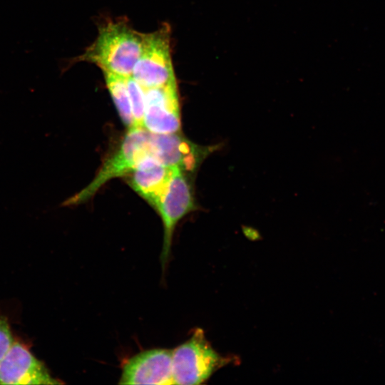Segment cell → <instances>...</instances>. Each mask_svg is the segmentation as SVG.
<instances>
[{
	"label": "cell",
	"instance_id": "6da1fadb",
	"mask_svg": "<svg viewBox=\"0 0 385 385\" xmlns=\"http://www.w3.org/2000/svg\"><path fill=\"white\" fill-rule=\"evenodd\" d=\"M144 36L125 19L106 21L98 26L96 40L82 54L62 61L61 71L84 61L96 65L102 72L129 77L140 57Z\"/></svg>",
	"mask_w": 385,
	"mask_h": 385
},
{
	"label": "cell",
	"instance_id": "7a4b0ae2",
	"mask_svg": "<svg viewBox=\"0 0 385 385\" xmlns=\"http://www.w3.org/2000/svg\"><path fill=\"white\" fill-rule=\"evenodd\" d=\"M151 133L143 127H132L119 148L106 159L93 180L83 189L65 200L61 206L71 207L88 200L108 180L129 175L138 163L151 155Z\"/></svg>",
	"mask_w": 385,
	"mask_h": 385
},
{
	"label": "cell",
	"instance_id": "3957f363",
	"mask_svg": "<svg viewBox=\"0 0 385 385\" xmlns=\"http://www.w3.org/2000/svg\"><path fill=\"white\" fill-rule=\"evenodd\" d=\"M227 360L218 354L201 329L172 349L173 384L193 385L205 382Z\"/></svg>",
	"mask_w": 385,
	"mask_h": 385
},
{
	"label": "cell",
	"instance_id": "277c9868",
	"mask_svg": "<svg viewBox=\"0 0 385 385\" xmlns=\"http://www.w3.org/2000/svg\"><path fill=\"white\" fill-rule=\"evenodd\" d=\"M171 29L164 23L156 31L145 34L142 51L131 76L144 88L176 83L172 62Z\"/></svg>",
	"mask_w": 385,
	"mask_h": 385
},
{
	"label": "cell",
	"instance_id": "5b68a950",
	"mask_svg": "<svg viewBox=\"0 0 385 385\" xmlns=\"http://www.w3.org/2000/svg\"><path fill=\"white\" fill-rule=\"evenodd\" d=\"M155 209L163 225L160 261L164 269L170 255L173 235L177 224L195 209L192 189L184 171L173 167L170 180Z\"/></svg>",
	"mask_w": 385,
	"mask_h": 385
},
{
	"label": "cell",
	"instance_id": "8992f818",
	"mask_svg": "<svg viewBox=\"0 0 385 385\" xmlns=\"http://www.w3.org/2000/svg\"><path fill=\"white\" fill-rule=\"evenodd\" d=\"M144 92L143 127L155 134L178 133L181 121L177 83L144 88Z\"/></svg>",
	"mask_w": 385,
	"mask_h": 385
},
{
	"label": "cell",
	"instance_id": "52a82bcc",
	"mask_svg": "<svg viewBox=\"0 0 385 385\" xmlns=\"http://www.w3.org/2000/svg\"><path fill=\"white\" fill-rule=\"evenodd\" d=\"M120 384H173L172 350L153 349L127 360L122 369Z\"/></svg>",
	"mask_w": 385,
	"mask_h": 385
},
{
	"label": "cell",
	"instance_id": "ba28073f",
	"mask_svg": "<svg viewBox=\"0 0 385 385\" xmlns=\"http://www.w3.org/2000/svg\"><path fill=\"white\" fill-rule=\"evenodd\" d=\"M219 145L202 147L195 145L178 133L155 134L151 133V155L163 164L177 167L185 172H192L206 156L216 150Z\"/></svg>",
	"mask_w": 385,
	"mask_h": 385
},
{
	"label": "cell",
	"instance_id": "9c48e42d",
	"mask_svg": "<svg viewBox=\"0 0 385 385\" xmlns=\"http://www.w3.org/2000/svg\"><path fill=\"white\" fill-rule=\"evenodd\" d=\"M44 364L22 344L14 342L0 361V384H58Z\"/></svg>",
	"mask_w": 385,
	"mask_h": 385
},
{
	"label": "cell",
	"instance_id": "30bf717a",
	"mask_svg": "<svg viewBox=\"0 0 385 385\" xmlns=\"http://www.w3.org/2000/svg\"><path fill=\"white\" fill-rule=\"evenodd\" d=\"M173 167L165 165L152 155L143 158L129 174V184L155 208L173 174Z\"/></svg>",
	"mask_w": 385,
	"mask_h": 385
},
{
	"label": "cell",
	"instance_id": "8fae6325",
	"mask_svg": "<svg viewBox=\"0 0 385 385\" xmlns=\"http://www.w3.org/2000/svg\"><path fill=\"white\" fill-rule=\"evenodd\" d=\"M106 85L123 123L130 128L134 125L127 78L109 72H103Z\"/></svg>",
	"mask_w": 385,
	"mask_h": 385
},
{
	"label": "cell",
	"instance_id": "7c38bea8",
	"mask_svg": "<svg viewBox=\"0 0 385 385\" xmlns=\"http://www.w3.org/2000/svg\"><path fill=\"white\" fill-rule=\"evenodd\" d=\"M127 85L134 120L133 127H143L144 88L131 76L127 78Z\"/></svg>",
	"mask_w": 385,
	"mask_h": 385
},
{
	"label": "cell",
	"instance_id": "4fadbf2b",
	"mask_svg": "<svg viewBox=\"0 0 385 385\" xmlns=\"http://www.w3.org/2000/svg\"><path fill=\"white\" fill-rule=\"evenodd\" d=\"M14 343L11 332L8 322L0 317V361Z\"/></svg>",
	"mask_w": 385,
	"mask_h": 385
}]
</instances>
